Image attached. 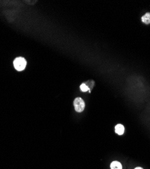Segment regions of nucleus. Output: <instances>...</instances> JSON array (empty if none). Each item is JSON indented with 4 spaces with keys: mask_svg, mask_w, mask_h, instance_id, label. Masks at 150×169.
Masks as SVG:
<instances>
[{
    "mask_svg": "<svg viewBox=\"0 0 150 169\" xmlns=\"http://www.w3.org/2000/svg\"><path fill=\"white\" fill-rule=\"evenodd\" d=\"M14 66L18 71H22L27 66V61L24 58L19 57L16 58L14 61Z\"/></svg>",
    "mask_w": 150,
    "mask_h": 169,
    "instance_id": "1",
    "label": "nucleus"
},
{
    "mask_svg": "<svg viewBox=\"0 0 150 169\" xmlns=\"http://www.w3.org/2000/svg\"><path fill=\"white\" fill-rule=\"evenodd\" d=\"M74 109L77 112H81L85 109V104L82 98H77L74 101Z\"/></svg>",
    "mask_w": 150,
    "mask_h": 169,
    "instance_id": "2",
    "label": "nucleus"
},
{
    "mask_svg": "<svg viewBox=\"0 0 150 169\" xmlns=\"http://www.w3.org/2000/svg\"><path fill=\"white\" fill-rule=\"evenodd\" d=\"M115 132H116L118 135H122L125 132V127L122 124H118L116 127H115Z\"/></svg>",
    "mask_w": 150,
    "mask_h": 169,
    "instance_id": "3",
    "label": "nucleus"
},
{
    "mask_svg": "<svg viewBox=\"0 0 150 169\" xmlns=\"http://www.w3.org/2000/svg\"><path fill=\"white\" fill-rule=\"evenodd\" d=\"M141 20H142V22L144 23V24L145 25L150 24V13L148 12L146 13L145 15L143 16L142 18H141Z\"/></svg>",
    "mask_w": 150,
    "mask_h": 169,
    "instance_id": "4",
    "label": "nucleus"
},
{
    "mask_svg": "<svg viewBox=\"0 0 150 169\" xmlns=\"http://www.w3.org/2000/svg\"><path fill=\"white\" fill-rule=\"evenodd\" d=\"M110 168L111 169H122V164L118 161L112 162L110 164Z\"/></svg>",
    "mask_w": 150,
    "mask_h": 169,
    "instance_id": "5",
    "label": "nucleus"
},
{
    "mask_svg": "<svg viewBox=\"0 0 150 169\" xmlns=\"http://www.w3.org/2000/svg\"><path fill=\"white\" fill-rule=\"evenodd\" d=\"M80 89H81V91L83 92H86V91H87L88 90H89L88 86L86 85V84H85V83H83L80 86Z\"/></svg>",
    "mask_w": 150,
    "mask_h": 169,
    "instance_id": "6",
    "label": "nucleus"
},
{
    "mask_svg": "<svg viewBox=\"0 0 150 169\" xmlns=\"http://www.w3.org/2000/svg\"><path fill=\"white\" fill-rule=\"evenodd\" d=\"M135 169H143V168L141 167H137V168H135Z\"/></svg>",
    "mask_w": 150,
    "mask_h": 169,
    "instance_id": "7",
    "label": "nucleus"
}]
</instances>
